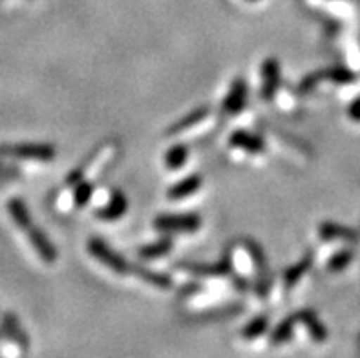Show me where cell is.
Listing matches in <instances>:
<instances>
[{
    "label": "cell",
    "instance_id": "cell-1",
    "mask_svg": "<svg viewBox=\"0 0 360 358\" xmlns=\"http://www.w3.org/2000/svg\"><path fill=\"white\" fill-rule=\"evenodd\" d=\"M231 267L236 278H242L247 283H252V287L258 289V293L264 295L269 289L267 286V269L262 258V252L258 247H255L249 241H238L231 249Z\"/></svg>",
    "mask_w": 360,
    "mask_h": 358
},
{
    "label": "cell",
    "instance_id": "cell-2",
    "mask_svg": "<svg viewBox=\"0 0 360 358\" xmlns=\"http://www.w3.org/2000/svg\"><path fill=\"white\" fill-rule=\"evenodd\" d=\"M8 210H9V216L15 219V223L18 225V229L27 234V241L32 245V249L35 250L37 256L42 260L44 263L51 265L57 258V254H55L53 247L48 243V238L42 234L39 229H35L33 225L32 218H30V214H27V209L24 207V203L20 200H11L8 203Z\"/></svg>",
    "mask_w": 360,
    "mask_h": 358
},
{
    "label": "cell",
    "instance_id": "cell-3",
    "mask_svg": "<svg viewBox=\"0 0 360 358\" xmlns=\"http://www.w3.org/2000/svg\"><path fill=\"white\" fill-rule=\"evenodd\" d=\"M119 155V146L115 143H106V145L101 146V150H97L96 154L88 159L86 163L82 165L79 170L72 174L70 177L73 179H81V181H94L97 177H101L106 172V168L114 163L115 158Z\"/></svg>",
    "mask_w": 360,
    "mask_h": 358
},
{
    "label": "cell",
    "instance_id": "cell-4",
    "mask_svg": "<svg viewBox=\"0 0 360 358\" xmlns=\"http://www.w3.org/2000/svg\"><path fill=\"white\" fill-rule=\"evenodd\" d=\"M216 127V115L210 114L209 110L196 112L191 117L183 119L178 127L170 130V136L178 137V139H191V137H203L207 136L212 128Z\"/></svg>",
    "mask_w": 360,
    "mask_h": 358
},
{
    "label": "cell",
    "instance_id": "cell-5",
    "mask_svg": "<svg viewBox=\"0 0 360 358\" xmlns=\"http://www.w3.org/2000/svg\"><path fill=\"white\" fill-rule=\"evenodd\" d=\"M0 158L22 159L35 163H51L55 152L48 145H0Z\"/></svg>",
    "mask_w": 360,
    "mask_h": 358
},
{
    "label": "cell",
    "instance_id": "cell-6",
    "mask_svg": "<svg viewBox=\"0 0 360 358\" xmlns=\"http://www.w3.org/2000/svg\"><path fill=\"white\" fill-rule=\"evenodd\" d=\"M96 203V216L105 222L121 218L127 210V200L117 191H101L97 198H90Z\"/></svg>",
    "mask_w": 360,
    "mask_h": 358
},
{
    "label": "cell",
    "instance_id": "cell-7",
    "mask_svg": "<svg viewBox=\"0 0 360 358\" xmlns=\"http://www.w3.org/2000/svg\"><path fill=\"white\" fill-rule=\"evenodd\" d=\"M229 154L234 159H258L264 155V141L262 137L258 139L245 132H238L229 141Z\"/></svg>",
    "mask_w": 360,
    "mask_h": 358
},
{
    "label": "cell",
    "instance_id": "cell-8",
    "mask_svg": "<svg viewBox=\"0 0 360 358\" xmlns=\"http://www.w3.org/2000/svg\"><path fill=\"white\" fill-rule=\"evenodd\" d=\"M155 229L172 234H191L200 229V219L196 216H167L155 222Z\"/></svg>",
    "mask_w": 360,
    "mask_h": 358
},
{
    "label": "cell",
    "instance_id": "cell-9",
    "mask_svg": "<svg viewBox=\"0 0 360 358\" xmlns=\"http://www.w3.org/2000/svg\"><path fill=\"white\" fill-rule=\"evenodd\" d=\"M247 94L243 82H234V87L229 91L227 99L224 101V106H221V112L225 115H236L240 112H243V106H245Z\"/></svg>",
    "mask_w": 360,
    "mask_h": 358
},
{
    "label": "cell",
    "instance_id": "cell-10",
    "mask_svg": "<svg viewBox=\"0 0 360 358\" xmlns=\"http://www.w3.org/2000/svg\"><path fill=\"white\" fill-rule=\"evenodd\" d=\"M262 88H260V97L264 101H271L274 99V91H276V87H278V66L276 63H267L264 64V68H262Z\"/></svg>",
    "mask_w": 360,
    "mask_h": 358
},
{
    "label": "cell",
    "instance_id": "cell-11",
    "mask_svg": "<svg viewBox=\"0 0 360 358\" xmlns=\"http://www.w3.org/2000/svg\"><path fill=\"white\" fill-rule=\"evenodd\" d=\"M200 191H201V179H200V177H188V179L181 181L179 185L174 186V188H170L169 200L170 201L191 200L192 196L200 194Z\"/></svg>",
    "mask_w": 360,
    "mask_h": 358
},
{
    "label": "cell",
    "instance_id": "cell-12",
    "mask_svg": "<svg viewBox=\"0 0 360 358\" xmlns=\"http://www.w3.org/2000/svg\"><path fill=\"white\" fill-rule=\"evenodd\" d=\"M188 159V148L185 145H176L167 152L165 155V165L169 170H178L183 165L187 163Z\"/></svg>",
    "mask_w": 360,
    "mask_h": 358
},
{
    "label": "cell",
    "instance_id": "cell-13",
    "mask_svg": "<svg viewBox=\"0 0 360 358\" xmlns=\"http://www.w3.org/2000/svg\"><path fill=\"white\" fill-rule=\"evenodd\" d=\"M265 333H267V320H265V318H258V320H255V322L243 331V342H247V344L260 342V338H264Z\"/></svg>",
    "mask_w": 360,
    "mask_h": 358
},
{
    "label": "cell",
    "instance_id": "cell-14",
    "mask_svg": "<svg viewBox=\"0 0 360 358\" xmlns=\"http://www.w3.org/2000/svg\"><path fill=\"white\" fill-rule=\"evenodd\" d=\"M167 250H169V245H167V243L152 245V247H146V249L141 250V258H146V260L161 258V256H163Z\"/></svg>",
    "mask_w": 360,
    "mask_h": 358
}]
</instances>
